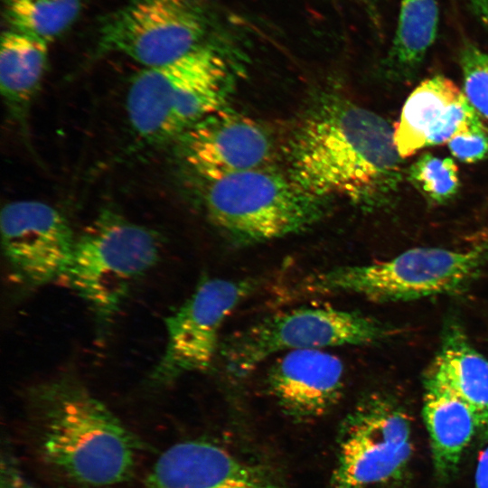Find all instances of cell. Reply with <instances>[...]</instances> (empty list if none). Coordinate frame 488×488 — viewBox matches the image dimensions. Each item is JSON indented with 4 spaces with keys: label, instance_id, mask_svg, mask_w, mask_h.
I'll return each mask as SVG.
<instances>
[{
    "label": "cell",
    "instance_id": "obj_4",
    "mask_svg": "<svg viewBox=\"0 0 488 488\" xmlns=\"http://www.w3.org/2000/svg\"><path fill=\"white\" fill-rule=\"evenodd\" d=\"M487 260L486 243L466 250L418 247L388 260L311 274L296 287L310 296L348 293L377 303L409 301L462 290Z\"/></svg>",
    "mask_w": 488,
    "mask_h": 488
},
{
    "label": "cell",
    "instance_id": "obj_3",
    "mask_svg": "<svg viewBox=\"0 0 488 488\" xmlns=\"http://www.w3.org/2000/svg\"><path fill=\"white\" fill-rule=\"evenodd\" d=\"M230 76L223 56L202 45L172 62L144 68L133 78L127 95L132 129L150 145L180 138L223 108Z\"/></svg>",
    "mask_w": 488,
    "mask_h": 488
},
{
    "label": "cell",
    "instance_id": "obj_19",
    "mask_svg": "<svg viewBox=\"0 0 488 488\" xmlns=\"http://www.w3.org/2000/svg\"><path fill=\"white\" fill-rule=\"evenodd\" d=\"M438 24L436 0H400L398 27L389 52L388 76L412 80L433 44Z\"/></svg>",
    "mask_w": 488,
    "mask_h": 488
},
{
    "label": "cell",
    "instance_id": "obj_14",
    "mask_svg": "<svg viewBox=\"0 0 488 488\" xmlns=\"http://www.w3.org/2000/svg\"><path fill=\"white\" fill-rule=\"evenodd\" d=\"M145 488H280L257 465L215 444L184 441L165 450L150 471Z\"/></svg>",
    "mask_w": 488,
    "mask_h": 488
},
{
    "label": "cell",
    "instance_id": "obj_26",
    "mask_svg": "<svg viewBox=\"0 0 488 488\" xmlns=\"http://www.w3.org/2000/svg\"><path fill=\"white\" fill-rule=\"evenodd\" d=\"M470 5L477 18L488 27V0H470Z\"/></svg>",
    "mask_w": 488,
    "mask_h": 488
},
{
    "label": "cell",
    "instance_id": "obj_25",
    "mask_svg": "<svg viewBox=\"0 0 488 488\" xmlns=\"http://www.w3.org/2000/svg\"><path fill=\"white\" fill-rule=\"evenodd\" d=\"M474 488H488V446L480 455L476 465Z\"/></svg>",
    "mask_w": 488,
    "mask_h": 488
},
{
    "label": "cell",
    "instance_id": "obj_23",
    "mask_svg": "<svg viewBox=\"0 0 488 488\" xmlns=\"http://www.w3.org/2000/svg\"><path fill=\"white\" fill-rule=\"evenodd\" d=\"M447 145L457 160L466 164L477 163L488 156V132L485 127L463 132L455 136Z\"/></svg>",
    "mask_w": 488,
    "mask_h": 488
},
{
    "label": "cell",
    "instance_id": "obj_18",
    "mask_svg": "<svg viewBox=\"0 0 488 488\" xmlns=\"http://www.w3.org/2000/svg\"><path fill=\"white\" fill-rule=\"evenodd\" d=\"M48 44L13 29L5 32L1 38V95L9 114L23 127L46 70Z\"/></svg>",
    "mask_w": 488,
    "mask_h": 488
},
{
    "label": "cell",
    "instance_id": "obj_2",
    "mask_svg": "<svg viewBox=\"0 0 488 488\" xmlns=\"http://www.w3.org/2000/svg\"><path fill=\"white\" fill-rule=\"evenodd\" d=\"M31 428L43 461L82 488H108L132 474L138 444L79 380L63 375L28 394Z\"/></svg>",
    "mask_w": 488,
    "mask_h": 488
},
{
    "label": "cell",
    "instance_id": "obj_10",
    "mask_svg": "<svg viewBox=\"0 0 488 488\" xmlns=\"http://www.w3.org/2000/svg\"><path fill=\"white\" fill-rule=\"evenodd\" d=\"M253 287L247 279H202L165 317L166 344L151 380L168 384L183 374L207 370L220 352L221 326Z\"/></svg>",
    "mask_w": 488,
    "mask_h": 488
},
{
    "label": "cell",
    "instance_id": "obj_27",
    "mask_svg": "<svg viewBox=\"0 0 488 488\" xmlns=\"http://www.w3.org/2000/svg\"><path fill=\"white\" fill-rule=\"evenodd\" d=\"M485 239L488 241V231H486L485 235H482Z\"/></svg>",
    "mask_w": 488,
    "mask_h": 488
},
{
    "label": "cell",
    "instance_id": "obj_7",
    "mask_svg": "<svg viewBox=\"0 0 488 488\" xmlns=\"http://www.w3.org/2000/svg\"><path fill=\"white\" fill-rule=\"evenodd\" d=\"M389 333L376 319L333 306H304L267 316L221 343L224 367L242 378L278 352L376 343Z\"/></svg>",
    "mask_w": 488,
    "mask_h": 488
},
{
    "label": "cell",
    "instance_id": "obj_11",
    "mask_svg": "<svg viewBox=\"0 0 488 488\" xmlns=\"http://www.w3.org/2000/svg\"><path fill=\"white\" fill-rule=\"evenodd\" d=\"M2 249L16 281L37 287L64 277L76 239L53 206L33 200L5 204L0 217Z\"/></svg>",
    "mask_w": 488,
    "mask_h": 488
},
{
    "label": "cell",
    "instance_id": "obj_12",
    "mask_svg": "<svg viewBox=\"0 0 488 488\" xmlns=\"http://www.w3.org/2000/svg\"><path fill=\"white\" fill-rule=\"evenodd\" d=\"M182 154L204 181L262 168L272 155L267 133L254 120L221 108L181 136Z\"/></svg>",
    "mask_w": 488,
    "mask_h": 488
},
{
    "label": "cell",
    "instance_id": "obj_24",
    "mask_svg": "<svg viewBox=\"0 0 488 488\" xmlns=\"http://www.w3.org/2000/svg\"><path fill=\"white\" fill-rule=\"evenodd\" d=\"M0 488H36L23 474L14 460L6 455H2L0 471Z\"/></svg>",
    "mask_w": 488,
    "mask_h": 488
},
{
    "label": "cell",
    "instance_id": "obj_15",
    "mask_svg": "<svg viewBox=\"0 0 488 488\" xmlns=\"http://www.w3.org/2000/svg\"><path fill=\"white\" fill-rule=\"evenodd\" d=\"M344 368L336 355L322 349L285 352L267 373L268 389L289 416L312 418L325 414L339 401Z\"/></svg>",
    "mask_w": 488,
    "mask_h": 488
},
{
    "label": "cell",
    "instance_id": "obj_22",
    "mask_svg": "<svg viewBox=\"0 0 488 488\" xmlns=\"http://www.w3.org/2000/svg\"><path fill=\"white\" fill-rule=\"evenodd\" d=\"M464 94L477 114L488 119V52L469 45L460 55Z\"/></svg>",
    "mask_w": 488,
    "mask_h": 488
},
{
    "label": "cell",
    "instance_id": "obj_17",
    "mask_svg": "<svg viewBox=\"0 0 488 488\" xmlns=\"http://www.w3.org/2000/svg\"><path fill=\"white\" fill-rule=\"evenodd\" d=\"M429 371L440 378L476 416L488 440V359L470 343L462 327L450 322Z\"/></svg>",
    "mask_w": 488,
    "mask_h": 488
},
{
    "label": "cell",
    "instance_id": "obj_9",
    "mask_svg": "<svg viewBox=\"0 0 488 488\" xmlns=\"http://www.w3.org/2000/svg\"><path fill=\"white\" fill-rule=\"evenodd\" d=\"M206 29L196 0H132L102 23L99 50L157 67L201 46Z\"/></svg>",
    "mask_w": 488,
    "mask_h": 488
},
{
    "label": "cell",
    "instance_id": "obj_16",
    "mask_svg": "<svg viewBox=\"0 0 488 488\" xmlns=\"http://www.w3.org/2000/svg\"><path fill=\"white\" fill-rule=\"evenodd\" d=\"M422 412L435 469L446 475L458 465L479 430L478 420L471 408L429 370L424 380Z\"/></svg>",
    "mask_w": 488,
    "mask_h": 488
},
{
    "label": "cell",
    "instance_id": "obj_8",
    "mask_svg": "<svg viewBox=\"0 0 488 488\" xmlns=\"http://www.w3.org/2000/svg\"><path fill=\"white\" fill-rule=\"evenodd\" d=\"M413 451L407 414L380 394L361 400L339 436L333 488H374L398 478Z\"/></svg>",
    "mask_w": 488,
    "mask_h": 488
},
{
    "label": "cell",
    "instance_id": "obj_5",
    "mask_svg": "<svg viewBox=\"0 0 488 488\" xmlns=\"http://www.w3.org/2000/svg\"><path fill=\"white\" fill-rule=\"evenodd\" d=\"M159 252L152 230L110 209L102 210L76 239L64 277L92 313L100 333L113 323L131 286L156 263Z\"/></svg>",
    "mask_w": 488,
    "mask_h": 488
},
{
    "label": "cell",
    "instance_id": "obj_1",
    "mask_svg": "<svg viewBox=\"0 0 488 488\" xmlns=\"http://www.w3.org/2000/svg\"><path fill=\"white\" fill-rule=\"evenodd\" d=\"M394 127L351 100L330 98L303 120L289 145L291 179L324 200L367 210L389 205L402 181Z\"/></svg>",
    "mask_w": 488,
    "mask_h": 488
},
{
    "label": "cell",
    "instance_id": "obj_6",
    "mask_svg": "<svg viewBox=\"0 0 488 488\" xmlns=\"http://www.w3.org/2000/svg\"><path fill=\"white\" fill-rule=\"evenodd\" d=\"M211 221L233 242L249 245L303 232L323 219L324 200L291 177L257 168L205 181Z\"/></svg>",
    "mask_w": 488,
    "mask_h": 488
},
{
    "label": "cell",
    "instance_id": "obj_21",
    "mask_svg": "<svg viewBox=\"0 0 488 488\" xmlns=\"http://www.w3.org/2000/svg\"><path fill=\"white\" fill-rule=\"evenodd\" d=\"M407 179L431 205H443L459 192L458 166L452 158L421 155L408 169Z\"/></svg>",
    "mask_w": 488,
    "mask_h": 488
},
{
    "label": "cell",
    "instance_id": "obj_13",
    "mask_svg": "<svg viewBox=\"0 0 488 488\" xmlns=\"http://www.w3.org/2000/svg\"><path fill=\"white\" fill-rule=\"evenodd\" d=\"M482 127L464 92L448 78L436 75L421 81L408 97L394 127V142L401 158H407Z\"/></svg>",
    "mask_w": 488,
    "mask_h": 488
},
{
    "label": "cell",
    "instance_id": "obj_20",
    "mask_svg": "<svg viewBox=\"0 0 488 488\" xmlns=\"http://www.w3.org/2000/svg\"><path fill=\"white\" fill-rule=\"evenodd\" d=\"M11 29L48 43L68 29L85 0H4Z\"/></svg>",
    "mask_w": 488,
    "mask_h": 488
}]
</instances>
